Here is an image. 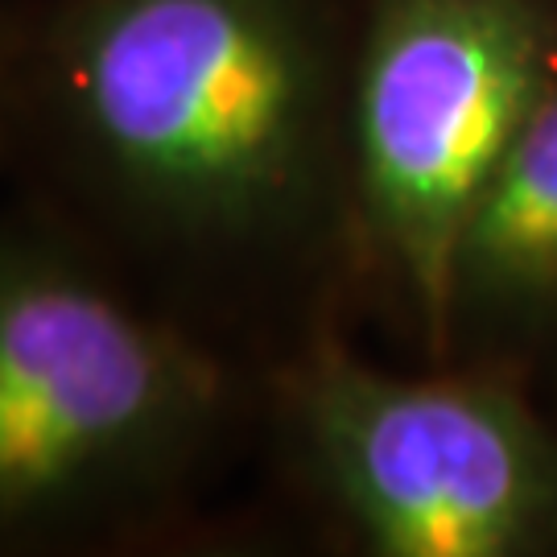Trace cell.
Returning a JSON list of instances; mask_svg holds the SVG:
<instances>
[{"mask_svg":"<svg viewBox=\"0 0 557 557\" xmlns=\"http://www.w3.org/2000/svg\"><path fill=\"white\" fill-rule=\"evenodd\" d=\"M50 96L83 165L161 236L232 248L306 186L319 62L298 0H71Z\"/></svg>","mask_w":557,"mask_h":557,"instance_id":"cell-1","label":"cell"},{"mask_svg":"<svg viewBox=\"0 0 557 557\" xmlns=\"http://www.w3.org/2000/svg\"><path fill=\"white\" fill-rule=\"evenodd\" d=\"M220 418V372L75 260L0 239V533L158 492Z\"/></svg>","mask_w":557,"mask_h":557,"instance_id":"cell-2","label":"cell"},{"mask_svg":"<svg viewBox=\"0 0 557 557\" xmlns=\"http://www.w3.org/2000/svg\"><path fill=\"white\" fill-rule=\"evenodd\" d=\"M545 91L524 0H380L356 87L359 182L434 335L479 195Z\"/></svg>","mask_w":557,"mask_h":557,"instance_id":"cell-3","label":"cell"},{"mask_svg":"<svg viewBox=\"0 0 557 557\" xmlns=\"http://www.w3.org/2000/svg\"><path fill=\"white\" fill-rule=\"evenodd\" d=\"M301 418L326 483L388 557H504L554 504V450L496 388L322 359Z\"/></svg>","mask_w":557,"mask_h":557,"instance_id":"cell-4","label":"cell"},{"mask_svg":"<svg viewBox=\"0 0 557 557\" xmlns=\"http://www.w3.org/2000/svg\"><path fill=\"white\" fill-rule=\"evenodd\" d=\"M529 301L557 294V91H545L499 158L462 232L455 310L467 298Z\"/></svg>","mask_w":557,"mask_h":557,"instance_id":"cell-5","label":"cell"}]
</instances>
